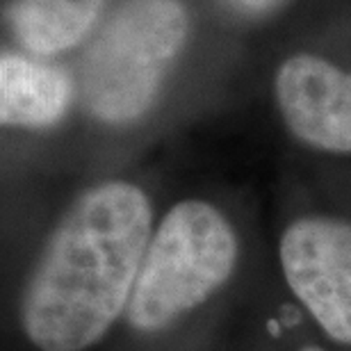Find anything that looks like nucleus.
<instances>
[{
	"label": "nucleus",
	"mask_w": 351,
	"mask_h": 351,
	"mask_svg": "<svg viewBox=\"0 0 351 351\" xmlns=\"http://www.w3.org/2000/svg\"><path fill=\"white\" fill-rule=\"evenodd\" d=\"M71 80L60 66L3 55L0 62V119L5 125L46 128L66 114Z\"/></svg>",
	"instance_id": "nucleus-6"
},
{
	"label": "nucleus",
	"mask_w": 351,
	"mask_h": 351,
	"mask_svg": "<svg viewBox=\"0 0 351 351\" xmlns=\"http://www.w3.org/2000/svg\"><path fill=\"white\" fill-rule=\"evenodd\" d=\"M185 34L187 16L176 0H125L82 62V94L91 114L108 123L142 117Z\"/></svg>",
	"instance_id": "nucleus-3"
},
{
	"label": "nucleus",
	"mask_w": 351,
	"mask_h": 351,
	"mask_svg": "<svg viewBox=\"0 0 351 351\" xmlns=\"http://www.w3.org/2000/svg\"><path fill=\"white\" fill-rule=\"evenodd\" d=\"M101 7L103 0H16L12 30L30 53L53 55L78 44Z\"/></svg>",
	"instance_id": "nucleus-7"
},
{
	"label": "nucleus",
	"mask_w": 351,
	"mask_h": 351,
	"mask_svg": "<svg viewBox=\"0 0 351 351\" xmlns=\"http://www.w3.org/2000/svg\"><path fill=\"white\" fill-rule=\"evenodd\" d=\"M151 201L125 180L87 189L51 230L21 292L19 319L37 351H87L125 317L146 244Z\"/></svg>",
	"instance_id": "nucleus-1"
},
{
	"label": "nucleus",
	"mask_w": 351,
	"mask_h": 351,
	"mask_svg": "<svg viewBox=\"0 0 351 351\" xmlns=\"http://www.w3.org/2000/svg\"><path fill=\"white\" fill-rule=\"evenodd\" d=\"M280 271L292 297L338 345H351V221L311 215L278 240Z\"/></svg>",
	"instance_id": "nucleus-4"
},
{
	"label": "nucleus",
	"mask_w": 351,
	"mask_h": 351,
	"mask_svg": "<svg viewBox=\"0 0 351 351\" xmlns=\"http://www.w3.org/2000/svg\"><path fill=\"white\" fill-rule=\"evenodd\" d=\"M299 351H322L319 347H304V349H299Z\"/></svg>",
	"instance_id": "nucleus-9"
},
{
	"label": "nucleus",
	"mask_w": 351,
	"mask_h": 351,
	"mask_svg": "<svg viewBox=\"0 0 351 351\" xmlns=\"http://www.w3.org/2000/svg\"><path fill=\"white\" fill-rule=\"evenodd\" d=\"M276 101L294 137L317 151L351 156V73L297 55L276 75Z\"/></svg>",
	"instance_id": "nucleus-5"
},
{
	"label": "nucleus",
	"mask_w": 351,
	"mask_h": 351,
	"mask_svg": "<svg viewBox=\"0 0 351 351\" xmlns=\"http://www.w3.org/2000/svg\"><path fill=\"white\" fill-rule=\"evenodd\" d=\"M240 240L213 203L187 199L153 226L125 322L156 335L208 304L235 274Z\"/></svg>",
	"instance_id": "nucleus-2"
},
{
	"label": "nucleus",
	"mask_w": 351,
	"mask_h": 351,
	"mask_svg": "<svg viewBox=\"0 0 351 351\" xmlns=\"http://www.w3.org/2000/svg\"><path fill=\"white\" fill-rule=\"evenodd\" d=\"M237 7H242V10H249V12H265L274 7L280 0H233Z\"/></svg>",
	"instance_id": "nucleus-8"
}]
</instances>
